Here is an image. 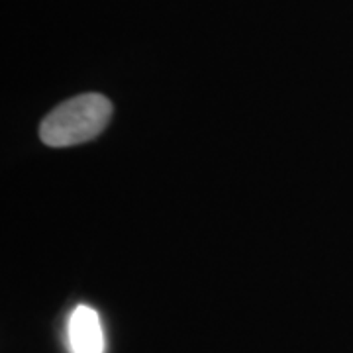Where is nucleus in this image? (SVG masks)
<instances>
[{
	"instance_id": "obj_1",
	"label": "nucleus",
	"mask_w": 353,
	"mask_h": 353,
	"mask_svg": "<svg viewBox=\"0 0 353 353\" xmlns=\"http://www.w3.org/2000/svg\"><path fill=\"white\" fill-rule=\"evenodd\" d=\"M112 118V102L85 92L55 106L39 126V138L51 148H69L101 136Z\"/></svg>"
},
{
	"instance_id": "obj_2",
	"label": "nucleus",
	"mask_w": 353,
	"mask_h": 353,
	"mask_svg": "<svg viewBox=\"0 0 353 353\" xmlns=\"http://www.w3.org/2000/svg\"><path fill=\"white\" fill-rule=\"evenodd\" d=\"M69 347L73 353H104V330L94 308L77 306L67 324Z\"/></svg>"
}]
</instances>
